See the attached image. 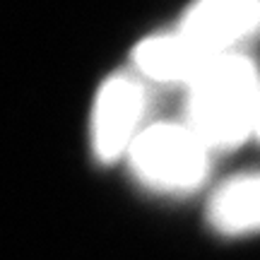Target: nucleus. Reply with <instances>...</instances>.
<instances>
[{
  "label": "nucleus",
  "instance_id": "1",
  "mask_svg": "<svg viewBox=\"0 0 260 260\" xmlns=\"http://www.w3.org/2000/svg\"><path fill=\"white\" fill-rule=\"evenodd\" d=\"M260 77L248 56L214 58L186 84V125L210 152H229L255 133Z\"/></svg>",
  "mask_w": 260,
  "mask_h": 260
},
{
  "label": "nucleus",
  "instance_id": "2",
  "mask_svg": "<svg viewBox=\"0 0 260 260\" xmlns=\"http://www.w3.org/2000/svg\"><path fill=\"white\" fill-rule=\"evenodd\" d=\"M210 149L186 123H154L128 149L133 174L159 193H190L210 174Z\"/></svg>",
  "mask_w": 260,
  "mask_h": 260
},
{
  "label": "nucleus",
  "instance_id": "3",
  "mask_svg": "<svg viewBox=\"0 0 260 260\" xmlns=\"http://www.w3.org/2000/svg\"><path fill=\"white\" fill-rule=\"evenodd\" d=\"M145 102V87L135 75H111L102 84L92 111V145L102 161L109 164L128 154L140 133Z\"/></svg>",
  "mask_w": 260,
  "mask_h": 260
},
{
  "label": "nucleus",
  "instance_id": "4",
  "mask_svg": "<svg viewBox=\"0 0 260 260\" xmlns=\"http://www.w3.org/2000/svg\"><path fill=\"white\" fill-rule=\"evenodd\" d=\"M258 31L260 0H195L178 24V34L210 60L236 53Z\"/></svg>",
  "mask_w": 260,
  "mask_h": 260
},
{
  "label": "nucleus",
  "instance_id": "5",
  "mask_svg": "<svg viewBox=\"0 0 260 260\" xmlns=\"http://www.w3.org/2000/svg\"><path fill=\"white\" fill-rule=\"evenodd\" d=\"M133 63L140 75L154 82H190L203 70L210 58H205L198 48L186 41L178 31L159 34L140 41L133 51Z\"/></svg>",
  "mask_w": 260,
  "mask_h": 260
},
{
  "label": "nucleus",
  "instance_id": "6",
  "mask_svg": "<svg viewBox=\"0 0 260 260\" xmlns=\"http://www.w3.org/2000/svg\"><path fill=\"white\" fill-rule=\"evenodd\" d=\"M207 219L224 236L260 232V174L234 176L210 198Z\"/></svg>",
  "mask_w": 260,
  "mask_h": 260
},
{
  "label": "nucleus",
  "instance_id": "7",
  "mask_svg": "<svg viewBox=\"0 0 260 260\" xmlns=\"http://www.w3.org/2000/svg\"><path fill=\"white\" fill-rule=\"evenodd\" d=\"M253 135L260 140V94H258V109H255V133Z\"/></svg>",
  "mask_w": 260,
  "mask_h": 260
}]
</instances>
